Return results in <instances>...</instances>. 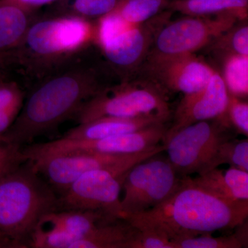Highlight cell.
<instances>
[{
	"mask_svg": "<svg viewBox=\"0 0 248 248\" xmlns=\"http://www.w3.org/2000/svg\"><path fill=\"white\" fill-rule=\"evenodd\" d=\"M138 231L125 218H112L73 243L71 248H130Z\"/></svg>",
	"mask_w": 248,
	"mask_h": 248,
	"instance_id": "cell-18",
	"label": "cell"
},
{
	"mask_svg": "<svg viewBox=\"0 0 248 248\" xmlns=\"http://www.w3.org/2000/svg\"><path fill=\"white\" fill-rule=\"evenodd\" d=\"M142 66L151 81L164 91L184 96L203 90L216 71L195 53L148 56Z\"/></svg>",
	"mask_w": 248,
	"mask_h": 248,
	"instance_id": "cell-12",
	"label": "cell"
},
{
	"mask_svg": "<svg viewBox=\"0 0 248 248\" xmlns=\"http://www.w3.org/2000/svg\"><path fill=\"white\" fill-rule=\"evenodd\" d=\"M37 11L14 1L0 0V53L9 55L25 38Z\"/></svg>",
	"mask_w": 248,
	"mask_h": 248,
	"instance_id": "cell-16",
	"label": "cell"
},
{
	"mask_svg": "<svg viewBox=\"0 0 248 248\" xmlns=\"http://www.w3.org/2000/svg\"><path fill=\"white\" fill-rule=\"evenodd\" d=\"M58 210V196L31 160L0 178V239L9 248H29L41 217Z\"/></svg>",
	"mask_w": 248,
	"mask_h": 248,
	"instance_id": "cell-4",
	"label": "cell"
},
{
	"mask_svg": "<svg viewBox=\"0 0 248 248\" xmlns=\"http://www.w3.org/2000/svg\"><path fill=\"white\" fill-rule=\"evenodd\" d=\"M228 96L221 75L215 71L203 90L183 97L174 114V122L166 135L197 122L224 117Z\"/></svg>",
	"mask_w": 248,
	"mask_h": 248,
	"instance_id": "cell-14",
	"label": "cell"
},
{
	"mask_svg": "<svg viewBox=\"0 0 248 248\" xmlns=\"http://www.w3.org/2000/svg\"><path fill=\"white\" fill-rule=\"evenodd\" d=\"M132 155L73 152L47 155L31 161L37 172L61 194L85 173L112 166Z\"/></svg>",
	"mask_w": 248,
	"mask_h": 248,
	"instance_id": "cell-13",
	"label": "cell"
},
{
	"mask_svg": "<svg viewBox=\"0 0 248 248\" xmlns=\"http://www.w3.org/2000/svg\"><path fill=\"white\" fill-rule=\"evenodd\" d=\"M166 123L153 124L132 133L93 140L59 139L46 143H34L22 148L29 160L58 153L87 152L108 155H130L159 146L167 132Z\"/></svg>",
	"mask_w": 248,
	"mask_h": 248,
	"instance_id": "cell-10",
	"label": "cell"
},
{
	"mask_svg": "<svg viewBox=\"0 0 248 248\" xmlns=\"http://www.w3.org/2000/svg\"><path fill=\"white\" fill-rule=\"evenodd\" d=\"M226 117L202 121L165 135L164 151L180 177L210 170L218 147L232 139Z\"/></svg>",
	"mask_w": 248,
	"mask_h": 248,
	"instance_id": "cell-8",
	"label": "cell"
},
{
	"mask_svg": "<svg viewBox=\"0 0 248 248\" xmlns=\"http://www.w3.org/2000/svg\"><path fill=\"white\" fill-rule=\"evenodd\" d=\"M166 91L151 81H122L106 86L81 106L73 119L79 124L103 117H137L156 115L169 120Z\"/></svg>",
	"mask_w": 248,
	"mask_h": 248,
	"instance_id": "cell-7",
	"label": "cell"
},
{
	"mask_svg": "<svg viewBox=\"0 0 248 248\" xmlns=\"http://www.w3.org/2000/svg\"><path fill=\"white\" fill-rule=\"evenodd\" d=\"M168 119L156 115L137 117H103L71 129L62 138L69 140H93L132 133L153 124L166 123Z\"/></svg>",
	"mask_w": 248,
	"mask_h": 248,
	"instance_id": "cell-15",
	"label": "cell"
},
{
	"mask_svg": "<svg viewBox=\"0 0 248 248\" xmlns=\"http://www.w3.org/2000/svg\"><path fill=\"white\" fill-rule=\"evenodd\" d=\"M222 79L228 93L246 99L248 95V56L228 55L221 58Z\"/></svg>",
	"mask_w": 248,
	"mask_h": 248,
	"instance_id": "cell-25",
	"label": "cell"
},
{
	"mask_svg": "<svg viewBox=\"0 0 248 248\" xmlns=\"http://www.w3.org/2000/svg\"><path fill=\"white\" fill-rule=\"evenodd\" d=\"M6 67L0 64V80L4 79V69Z\"/></svg>",
	"mask_w": 248,
	"mask_h": 248,
	"instance_id": "cell-34",
	"label": "cell"
},
{
	"mask_svg": "<svg viewBox=\"0 0 248 248\" xmlns=\"http://www.w3.org/2000/svg\"><path fill=\"white\" fill-rule=\"evenodd\" d=\"M0 64L6 67L7 65H9V55L6 54L0 53Z\"/></svg>",
	"mask_w": 248,
	"mask_h": 248,
	"instance_id": "cell-33",
	"label": "cell"
},
{
	"mask_svg": "<svg viewBox=\"0 0 248 248\" xmlns=\"http://www.w3.org/2000/svg\"><path fill=\"white\" fill-rule=\"evenodd\" d=\"M22 147L0 140V178L27 162Z\"/></svg>",
	"mask_w": 248,
	"mask_h": 248,
	"instance_id": "cell-30",
	"label": "cell"
},
{
	"mask_svg": "<svg viewBox=\"0 0 248 248\" xmlns=\"http://www.w3.org/2000/svg\"><path fill=\"white\" fill-rule=\"evenodd\" d=\"M226 117L227 122L236 133L248 137V103L228 93Z\"/></svg>",
	"mask_w": 248,
	"mask_h": 248,
	"instance_id": "cell-28",
	"label": "cell"
},
{
	"mask_svg": "<svg viewBox=\"0 0 248 248\" xmlns=\"http://www.w3.org/2000/svg\"><path fill=\"white\" fill-rule=\"evenodd\" d=\"M6 1H14L29 9L38 11V9L42 6L51 4L57 1H61L62 0H6Z\"/></svg>",
	"mask_w": 248,
	"mask_h": 248,
	"instance_id": "cell-32",
	"label": "cell"
},
{
	"mask_svg": "<svg viewBox=\"0 0 248 248\" xmlns=\"http://www.w3.org/2000/svg\"><path fill=\"white\" fill-rule=\"evenodd\" d=\"M223 164H228L248 172V140H226L220 145L210 165V170ZM209 170V171H210Z\"/></svg>",
	"mask_w": 248,
	"mask_h": 248,
	"instance_id": "cell-26",
	"label": "cell"
},
{
	"mask_svg": "<svg viewBox=\"0 0 248 248\" xmlns=\"http://www.w3.org/2000/svg\"><path fill=\"white\" fill-rule=\"evenodd\" d=\"M52 212L41 217L31 234L29 248H71L76 239L52 217Z\"/></svg>",
	"mask_w": 248,
	"mask_h": 248,
	"instance_id": "cell-22",
	"label": "cell"
},
{
	"mask_svg": "<svg viewBox=\"0 0 248 248\" xmlns=\"http://www.w3.org/2000/svg\"><path fill=\"white\" fill-rule=\"evenodd\" d=\"M173 14L170 10H166L138 25H126L114 18L99 23L95 44L112 69L122 78V81L130 80V77L140 69L151 51L156 35L171 20Z\"/></svg>",
	"mask_w": 248,
	"mask_h": 248,
	"instance_id": "cell-5",
	"label": "cell"
},
{
	"mask_svg": "<svg viewBox=\"0 0 248 248\" xmlns=\"http://www.w3.org/2000/svg\"><path fill=\"white\" fill-rule=\"evenodd\" d=\"M95 21L71 15L37 17L21 45L9 54L10 64L38 82L81 61L80 57L95 42Z\"/></svg>",
	"mask_w": 248,
	"mask_h": 248,
	"instance_id": "cell-3",
	"label": "cell"
},
{
	"mask_svg": "<svg viewBox=\"0 0 248 248\" xmlns=\"http://www.w3.org/2000/svg\"><path fill=\"white\" fill-rule=\"evenodd\" d=\"M106 86L95 69L81 60L46 77L35 83L14 123L0 140L22 147L31 143L73 118L86 101Z\"/></svg>",
	"mask_w": 248,
	"mask_h": 248,
	"instance_id": "cell-2",
	"label": "cell"
},
{
	"mask_svg": "<svg viewBox=\"0 0 248 248\" xmlns=\"http://www.w3.org/2000/svg\"><path fill=\"white\" fill-rule=\"evenodd\" d=\"M24 100V92L17 83L0 80V110L19 115Z\"/></svg>",
	"mask_w": 248,
	"mask_h": 248,
	"instance_id": "cell-29",
	"label": "cell"
},
{
	"mask_svg": "<svg viewBox=\"0 0 248 248\" xmlns=\"http://www.w3.org/2000/svg\"><path fill=\"white\" fill-rule=\"evenodd\" d=\"M205 190L231 202L248 201V172L230 167L216 169L192 179Z\"/></svg>",
	"mask_w": 248,
	"mask_h": 248,
	"instance_id": "cell-17",
	"label": "cell"
},
{
	"mask_svg": "<svg viewBox=\"0 0 248 248\" xmlns=\"http://www.w3.org/2000/svg\"><path fill=\"white\" fill-rule=\"evenodd\" d=\"M220 59L228 55L248 56V23L237 21L232 27L217 36L205 48Z\"/></svg>",
	"mask_w": 248,
	"mask_h": 248,
	"instance_id": "cell-23",
	"label": "cell"
},
{
	"mask_svg": "<svg viewBox=\"0 0 248 248\" xmlns=\"http://www.w3.org/2000/svg\"><path fill=\"white\" fill-rule=\"evenodd\" d=\"M160 153L135 164L124 180L121 217L136 215L154 208L175 192L182 182L168 158Z\"/></svg>",
	"mask_w": 248,
	"mask_h": 248,
	"instance_id": "cell-9",
	"label": "cell"
},
{
	"mask_svg": "<svg viewBox=\"0 0 248 248\" xmlns=\"http://www.w3.org/2000/svg\"><path fill=\"white\" fill-rule=\"evenodd\" d=\"M232 234L213 236L205 234L172 241L173 248H248V221L235 228Z\"/></svg>",
	"mask_w": 248,
	"mask_h": 248,
	"instance_id": "cell-24",
	"label": "cell"
},
{
	"mask_svg": "<svg viewBox=\"0 0 248 248\" xmlns=\"http://www.w3.org/2000/svg\"><path fill=\"white\" fill-rule=\"evenodd\" d=\"M239 21L231 15L199 17L186 16L169 21L159 33L148 56L195 53Z\"/></svg>",
	"mask_w": 248,
	"mask_h": 248,
	"instance_id": "cell-11",
	"label": "cell"
},
{
	"mask_svg": "<svg viewBox=\"0 0 248 248\" xmlns=\"http://www.w3.org/2000/svg\"><path fill=\"white\" fill-rule=\"evenodd\" d=\"M171 0H121L110 14L126 25L141 24L168 10Z\"/></svg>",
	"mask_w": 248,
	"mask_h": 248,
	"instance_id": "cell-21",
	"label": "cell"
},
{
	"mask_svg": "<svg viewBox=\"0 0 248 248\" xmlns=\"http://www.w3.org/2000/svg\"><path fill=\"white\" fill-rule=\"evenodd\" d=\"M168 9L184 16L231 15L239 20H246L248 17V0H171Z\"/></svg>",
	"mask_w": 248,
	"mask_h": 248,
	"instance_id": "cell-19",
	"label": "cell"
},
{
	"mask_svg": "<svg viewBox=\"0 0 248 248\" xmlns=\"http://www.w3.org/2000/svg\"><path fill=\"white\" fill-rule=\"evenodd\" d=\"M51 215L54 219L76 239V241L84 237L103 222L119 218L94 210H57L52 212Z\"/></svg>",
	"mask_w": 248,
	"mask_h": 248,
	"instance_id": "cell-20",
	"label": "cell"
},
{
	"mask_svg": "<svg viewBox=\"0 0 248 248\" xmlns=\"http://www.w3.org/2000/svg\"><path fill=\"white\" fill-rule=\"evenodd\" d=\"M0 248H9V246L1 239H0Z\"/></svg>",
	"mask_w": 248,
	"mask_h": 248,
	"instance_id": "cell-35",
	"label": "cell"
},
{
	"mask_svg": "<svg viewBox=\"0 0 248 248\" xmlns=\"http://www.w3.org/2000/svg\"><path fill=\"white\" fill-rule=\"evenodd\" d=\"M68 1V4H65L64 9L59 14L71 15L95 21L110 14L121 0H62Z\"/></svg>",
	"mask_w": 248,
	"mask_h": 248,
	"instance_id": "cell-27",
	"label": "cell"
},
{
	"mask_svg": "<svg viewBox=\"0 0 248 248\" xmlns=\"http://www.w3.org/2000/svg\"><path fill=\"white\" fill-rule=\"evenodd\" d=\"M248 216V201L225 200L197 185L187 176L159 205L123 218L138 229L152 230L175 241L235 229Z\"/></svg>",
	"mask_w": 248,
	"mask_h": 248,
	"instance_id": "cell-1",
	"label": "cell"
},
{
	"mask_svg": "<svg viewBox=\"0 0 248 248\" xmlns=\"http://www.w3.org/2000/svg\"><path fill=\"white\" fill-rule=\"evenodd\" d=\"M130 248H173L172 241L149 229H138Z\"/></svg>",
	"mask_w": 248,
	"mask_h": 248,
	"instance_id": "cell-31",
	"label": "cell"
},
{
	"mask_svg": "<svg viewBox=\"0 0 248 248\" xmlns=\"http://www.w3.org/2000/svg\"><path fill=\"white\" fill-rule=\"evenodd\" d=\"M163 151L164 146L159 145L112 166L85 173L60 194L58 210H94L122 217L120 194L128 171L135 164Z\"/></svg>",
	"mask_w": 248,
	"mask_h": 248,
	"instance_id": "cell-6",
	"label": "cell"
}]
</instances>
